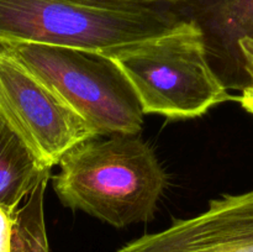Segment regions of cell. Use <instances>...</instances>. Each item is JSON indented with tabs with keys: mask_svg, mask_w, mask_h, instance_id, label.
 <instances>
[{
	"mask_svg": "<svg viewBox=\"0 0 253 252\" xmlns=\"http://www.w3.org/2000/svg\"><path fill=\"white\" fill-rule=\"evenodd\" d=\"M118 252H253V189L211 200L197 216L174 221Z\"/></svg>",
	"mask_w": 253,
	"mask_h": 252,
	"instance_id": "obj_6",
	"label": "cell"
},
{
	"mask_svg": "<svg viewBox=\"0 0 253 252\" xmlns=\"http://www.w3.org/2000/svg\"><path fill=\"white\" fill-rule=\"evenodd\" d=\"M136 136H95L69 150L53 178L62 204L114 227L151 221L167 175L152 148Z\"/></svg>",
	"mask_w": 253,
	"mask_h": 252,
	"instance_id": "obj_1",
	"label": "cell"
},
{
	"mask_svg": "<svg viewBox=\"0 0 253 252\" xmlns=\"http://www.w3.org/2000/svg\"><path fill=\"white\" fill-rule=\"evenodd\" d=\"M93 1L119 5H137V6H162L174 9V7L184 4L187 0H93Z\"/></svg>",
	"mask_w": 253,
	"mask_h": 252,
	"instance_id": "obj_11",
	"label": "cell"
},
{
	"mask_svg": "<svg viewBox=\"0 0 253 252\" xmlns=\"http://www.w3.org/2000/svg\"><path fill=\"white\" fill-rule=\"evenodd\" d=\"M0 111L49 168L69 150L96 136L56 90L1 49Z\"/></svg>",
	"mask_w": 253,
	"mask_h": 252,
	"instance_id": "obj_5",
	"label": "cell"
},
{
	"mask_svg": "<svg viewBox=\"0 0 253 252\" xmlns=\"http://www.w3.org/2000/svg\"><path fill=\"white\" fill-rule=\"evenodd\" d=\"M111 58L131 83L145 114L193 119L234 99L210 66L204 32L185 16L162 36Z\"/></svg>",
	"mask_w": 253,
	"mask_h": 252,
	"instance_id": "obj_3",
	"label": "cell"
},
{
	"mask_svg": "<svg viewBox=\"0 0 253 252\" xmlns=\"http://www.w3.org/2000/svg\"><path fill=\"white\" fill-rule=\"evenodd\" d=\"M49 173L0 111V207L14 211Z\"/></svg>",
	"mask_w": 253,
	"mask_h": 252,
	"instance_id": "obj_8",
	"label": "cell"
},
{
	"mask_svg": "<svg viewBox=\"0 0 253 252\" xmlns=\"http://www.w3.org/2000/svg\"><path fill=\"white\" fill-rule=\"evenodd\" d=\"M183 16L197 22L203 30L207 43L221 51L222 58L241 88L247 85L239 41L253 40V0H187L180 5Z\"/></svg>",
	"mask_w": 253,
	"mask_h": 252,
	"instance_id": "obj_7",
	"label": "cell"
},
{
	"mask_svg": "<svg viewBox=\"0 0 253 252\" xmlns=\"http://www.w3.org/2000/svg\"><path fill=\"white\" fill-rule=\"evenodd\" d=\"M239 49L240 54H241L245 73H246L247 77V85L253 86V40H240Z\"/></svg>",
	"mask_w": 253,
	"mask_h": 252,
	"instance_id": "obj_10",
	"label": "cell"
},
{
	"mask_svg": "<svg viewBox=\"0 0 253 252\" xmlns=\"http://www.w3.org/2000/svg\"><path fill=\"white\" fill-rule=\"evenodd\" d=\"M183 17L173 7L93 0H0V46L27 42L113 57L162 36Z\"/></svg>",
	"mask_w": 253,
	"mask_h": 252,
	"instance_id": "obj_2",
	"label": "cell"
},
{
	"mask_svg": "<svg viewBox=\"0 0 253 252\" xmlns=\"http://www.w3.org/2000/svg\"><path fill=\"white\" fill-rule=\"evenodd\" d=\"M242 108L253 115V86H245L241 91L240 98H237Z\"/></svg>",
	"mask_w": 253,
	"mask_h": 252,
	"instance_id": "obj_12",
	"label": "cell"
},
{
	"mask_svg": "<svg viewBox=\"0 0 253 252\" xmlns=\"http://www.w3.org/2000/svg\"><path fill=\"white\" fill-rule=\"evenodd\" d=\"M0 49L56 90L96 136L140 132L145 113L131 83L111 57L27 42L1 44Z\"/></svg>",
	"mask_w": 253,
	"mask_h": 252,
	"instance_id": "obj_4",
	"label": "cell"
},
{
	"mask_svg": "<svg viewBox=\"0 0 253 252\" xmlns=\"http://www.w3.org/2000/svg\"><path fill=\"white\" fill-rule=\"evenodd\" d=\"M47 182H40L14 211L0 207V252H49L43 215Z\"/></svg>",
	"mask_w": 253,
	"mask_h": 252,
	"instance_id": "obj_9",
	"label": "cell"
}]
</instances>
